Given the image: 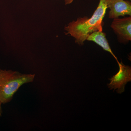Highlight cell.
<instances>
[{
  "mask_svg": "<svg viewBox=\"0 0 131 131\" xmlns=\"http://www.w3.org/2000/svg\"><path fill=\"white\" fill-rule=\"evenodd\" d=\"M107 8L106 0H100L99 5L90 18L84 16L78 18L64 27L66 35H70L80 45L84 44L88 35L95 31H102L103 19Z\"/></svg>",
  "mask_w": 131,
  "mask_h": 131,
  "instance_id": "obj_1",
  "label": "cell"
},
{
  "mask_svg": "<svg viewBox=\"0 0 131 131\" xmlns=\"http://www.w3.org/2000/svg\"><path fill=\"white\" fill-rule=\"evenodd\" d=\"M34 74H24L18 71L0 69V101L2 104L10 102L23 84L32 82Z\"/></svg>",
  "mask_w": 131,
  "mask_h": 131,
  "instance_id": "obj_2",
  "label": "cell"
},
{
  "mask_svg": "<svg viewBox=\"0 0 131 131\" xmlns=\"http://www.w3.org/2000/svg\"><path fill=\"white\" fill-rule=\"evenodd\" d=\"M118 63L119 71L109 79L110 82L107 85L109 89H117V93L121 94L125 91L126 84L131 81V68L129 66L125 65L122 62Z\"/></svg>",
  "mask_w": 131,
  "mask_h": 131,
  "instance_id": "obj_3",
  "label": "cell"
},
{
  "mask_svg": "<svg viewBox=\"0 0 131 131\" xmlns=\"http://www.w3.org/2000/svg\"><path fill=\"white\" fill-rule=\"evenodd\" d=\"M111 27L117 35L119 41L126 43L131 40V17L113 19Z\"/></svg>",
  "mask_w": 131,
  "mask_h": 131,
  "instance_id": "obj_4",
  "label": "cell"
},
{
  "mask_svg": "<svg viewBox=\"0 0 131 131\" xmlns=\"http://www.w3.org/2000/svg\"><path fill=\"white\" fill-rule=\"evenodd\" d=\"M107 8L110 11L108 13L109 18L114 19L120 16L131 15L130 2L126 0H106Z\"/></svg>",
  "mask_w": 131,
  "mask_h": 131,
  "instance_id": "obj_5",
  "label": "cell"
},
{
  "mask_svg": "<svg viewBox=\"0 0 131 131\" xmlns=\"http://www.w3.org/2000/svg\"><path fill=\"white\" fill-rule=\"evenodd\" d=\"M86 40L95 42L97 44L102 47L103 50L110 52L117 61L118 63L119 62L111 50L109 43L106 38V34L103 32L102 31H95L91 33L88 36Z\"/></svg>",
  "mask_w": 131,
  "mask_h": 131,
  "instance_id": "obj_6",
  "label": "cell"
},
{
  "mask_svg": "<svg viewBox=\"0 0 131 131\" xmlns=\"http://www.w3.org/2000/svg\"><path fill=\"white\" fill-rule=\"evenodd\" d=\"M66 5H69L73 2V0H64Z\"/></svg>",
  "mask_w": 131,
  "mask_h": 131,
  "instance_id": "obj_7",
  "label": "cell"
},
{
  "mask_svg": "<svg viewBox=\"0 0 131 131\" xmlns=\"http://www.w3.org/2000/svg\"><path fill=\"white\" fill-rule=\"evenodd\" d=\"M2 103L0 101V117H1L2 116L3 111L2 110Z\"/></svg>",
  "mask_w": 131,
  "mask_h": 131,
  "instance_id": "obj_8",
  "label": "cell"
},
{
  "mask_svg": "<svg viewBox=\"0 0 131 131\" xmlns=\"http://www.w3.org/2000/svg\"><path fill=\"white\" fill-rule=\"evenodd\" d=\"M130 1H131V0H130Z\"/></svg>",
  "mask_w": 131,
  "mask_h": 131,
  "instance_id": "obj_9",
  "label": "cell"
}]
</instances>
